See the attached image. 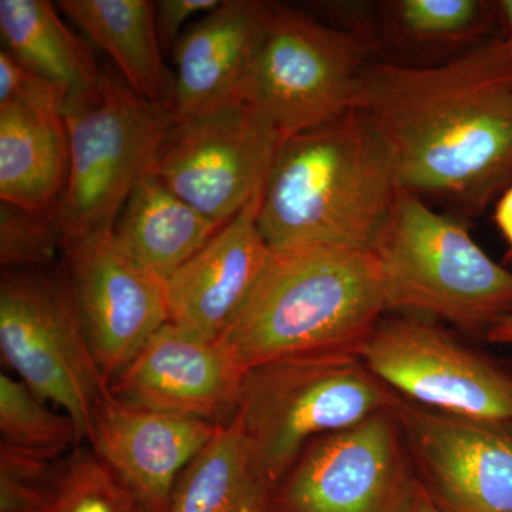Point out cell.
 Returning <instances> with one entry per match:
<instances>
[{"label": "cell", "mask_w": 512, "mask_h": 512, "mask_svg": "<svg viewBox=\"0 0 512 512\" xmlns=\"http://www.w3.org/2000/svg\"><path fill=\"white\" fill-rule=\"evenodd\" d=\"M369 251L387 312L424 316L487 339L512 309V272L478 247L460 220L399 190Z\"/></svg>", "instance_id": "cell-4"}, {"label": "cell", "mask_w": 512, "mask_h": 512, "mask_svg": "<svg viewBox=\"0 0 512 512\" xmlns=\"http://www.w3.org/2000/svg\"><path fill=\"white\" fill-rule=\"evenodd\" d=\"M64 117L70 168L57 210L69 244L114 228L178 119L133 92L114 66L92 89L67 96Z\"/></svg>", "instance_id": "cell-5"}, {"label": "cell", "mask_w": 512, "mask_h": 512, "mask_svg": "<svg viewBox=\"0 0 512 512\" xmlns=\"http://www.w3.org/2000/svg\"><path fill=\"white\" fill-rule=\"evenodd\" d=\"M282 138L245 103L178 120L148 173L205 217L227 224L265 187Z\"/></svg>", "instance_id": "cell-11"}, {"label": "cell", "mask_w": 512, "mask_h": 512, "mask_svg": "<svg viewBox=\"0 0 512 512\" xmlns=\"http://www.w3.org/2000/svg\"><path fill=\"white\" fill-rule=\"evenodd\" d=\"M66 245V232L57 207L49 211H29L0 202L2 269L55 265Z\"/></svg>", "instance_id": "cell-26"}, {"label": "cell", "mask_w": 512, "mask_h": 512, "mask_svg": "<svg viewBox=\"0 0 512 512\" xmlns=\"http://www.w3.org/2000/svg\"><path fill=\"white\" fill-rule=\"evenodd\" d=\"M400 190L484 211L512 185V43L488 37L440 66H367L359 107Z\"/></svg>", "instance_id": "cell-1"}, {"label": "cell", "mask_w": 512, "mask_h": 512, "mask_svg": "<svg viewBox=\"0 0 512 512\" xmlns=\"http://www.w3.org/2000/svg\"><path fill=\"white\" fill-rule=\"evenodd\" d=\"M399 190L382 138L352 110L281 141L262 192L259 231L271 249H369Z\"/></svg>", "instance_id": "cell-2"}, {"label": "cell", "mask_w": 512, "mask_h": 512, "mask_svg": "<svg viewBox=\"0 0 512 512\" xmlns=\"http://www.w3.org/2000/svg\"><path fill=\"white\" fill-rule=\"evenodd\" d=\"M412 512H446L440 507L436 501L431 498V495L427 493L426 488L423 484L419 483L417 488L416 500H414Z\"/></svg>", "instance_id": "cell-32"}, {"label": "cell", "mask_w": 512, "mask_h": 512, "mask_svg": "<svg viewBox=\"0 0 512 512\" xmlns=\"http://www.w3.org/2000/svg\"><path fill=\"white\" fill-rule=\"evenodd\" d=\"M359 357L397 396L424 409L512 419V370L470 348L437 320L409 313L383 316Z\"/></svg>", "instance_id": "cell-9"}, {"label": "cell", "mask_w": 512, "mask_h": 512, "mask_svg": "<svg viewBox=\"0 0 512 512\" xmlns=\"http://www.w3.org/2000/svg\"><path fill=\"white\" fill-rule=\"evenodd\" d=\"M55 468L45 458L0 444V512H37Z\"/></svg>", "instance_id": "cell-27"}, {"label": "cell", "mask_w": 512, "mask_h": 512, "mask_svg": "<svg viewBox=\"0 0 512 512\" xmlns=\"http://www.w3.org/2000/svg\"><path fill=\"white\" fill-rule=\"evenodd\" d=\"M372 43L308 13L265 2L261 42L239 99L282 140L357 110Z\"/></svg>", "instance_id": "cell-7"}, {"label": "cell", "mask_w": 512, "mask_h": 512, "mask_svg": "<svg viewBox=\"0 0 512 512\" xmlns=\"http://www.w3.org/2000/svg\"><path fill=\"white\" fill-rule=\"evenodd\" d=\"M37 512H140L136 501L93 451H79L55 468Z\"/></svg>", "instance_id": "cell-25"}, {"label": "cell", "mask_w": 512, "mask_h": 512, "mask_svg": "<svg viewBox=\"0 0 512 512\" xmlns=\"http://www.w3.org/2000/svg\"><path fill=\"white\" fill-rule=\"evenodd\" d=\"M396 400L359 355L291 357L248 369L237 417L275 487L313 440L392 409Z\"/></svg>", "instance_id": "cell-6"}, {"label": "cell", "mask_w": 512, "mask_h": 512, "mask_svg": "<svg viewBox=\"0 0 512 512\" xmlns=\"http://www.w3.org/2000/svg\"><path fill=\"white\" fill-rule=\"evenodd\" d=\"M493 10L494 18H497L504 28L503 36L512 43V0L493 2Z\"/></svg>", "instance_id": "cell-31"}, {"label": "cell", "mask_w": 512, "mask_h": 512, "mask_svg": "<svg viewBox=\"0 0 512 512\" xmlns=\"http://www.w3.org/2000/svg\"><path fill=\"white\" fill-rule=\"evenodd\" d=\"M485 340L493 345L512 346V309L490 330Z\"/></svg>", "instance_id": "cell-30"}, {"label": "cell", "mask_w": 512, "mask_h": 512, "mask_svg": "<svg viewBox=\"0 0 512 512\" xmlns=\"http://www.w3.org/2000/svg\"><path fill=\"white\" fill-rule=\"evenodd\" d=\"M0 444L52 461L77 439L76 427L66 414L46 406L20 380L0 375Z\"/></svg>", "instance_id": "cell-24"}, {"label": "cell", "mask_w": 512, "mask_h": 512, "mask_svg": "<svg viewBox=\"0 0 512 512\" xmlns=\"http://www.w3.org/2000/svg\"><path fill=\"white\" fill-rule=\"evenodd\" d=\"M397 39L413 46L480 43L493 22V3L481 0H397L387 6Z\"/></svg>", "instance_id": "cell-23"}, {"label": "cell", "mask_w": 512, "mask_h": 512, "mask_svg": "<svg viewBox=\"0 0 512 512\" xmlns=\"http://www.w3.org/2000/svg\"><path fill=\"white\" fill-rule=\"evenodd\" d=\"M0 352L20 382L62 407L77 439L89 443L109 380L84 332L63 261L2 269Z\"/></svg>", "instance_id": "cell-8"}, {"label": "cell", "mask_w": 512, "mask_h": 512, "mask_svg": "<svg viewBox=\"0 0 512 512\" xmlns=\"http://www.w3.org/2000/svg\"><path fill=\"white\" fill-rule=\"evenodd\" d=\"M220 429L210 421L101 400L89 444L136 501L140 512H167L185 468Z\"/></svg>", "instance_id": "cell-16"}, {"label": "cell", "mask_w": 512, "mask_h": 512, "mask_svg": "<svg viewBox=\"0 0 512 512\" xmlns=\"http://www.w3.org/2000/svg\"><path fill=\"white\" fill-rule=\"evenodd\" d=\"M67 90L28 67L0 84V202L49 211L62 200L70 168Z\"/></svg>", "instance_id": "cell-15"}, {"label": "cell", "mask_w": 512, "mask_h": 512, "mask_svg": "<svg viewBox=\"0 0 512 512\" xmlns=\"http://www.w3.org/2000/svg\"><path fill=\"white\" fill-rule=\"evenodd\" d=\"M264 9L261 0H222L184 30L173 52L178 120L241 101L242 83L261 42Z\"/></svg>", "instance_id": "cell-18"}, {"label": "cell", "mask_w": 512, "mask_h": 512, "mask_svg": "<svg viewBox=\"0 0 512 512\" xmlns=\"http://www.w3.org/2000/svg\"><path fill=\"white\" fill-rule=\"evenodd\" d=\"M62 261L84 332L110 382L168 322L165 284L121 247L113 229L69 242Z\"/></svg>", "instance_id": "cell-13"}, {"label": "cell", "mask_w": 512, "mask_h": 512, "mask_svg": "<svg viewBox=\"0 0 512 512\" xmlns=\"http://www.w3.org/2000/svg\"><path fill=\"white\" fill-rule=\"evenodd\" d=\"M262 192L165 282L168 323L207 342L224 338L271 256L258 227Z\"/></svg>", "instance_id": "cell-17"}, {"label": "cell", "mask_w": 512, "mask_h": 512, "mask_svg": "<svg viewBox=\"0 0 512 512\" xmlns=\"http://www.w3.org/2000/svg\"><path fill=\"white\" fill-rule=\"evenodd\" d=\"M494 222L512 251V185L501 194L495 205Z\"/></svg>", "instance_id": "cell-29"}, {"label": "cell", "mask_w": 512, "mask_h": 512, "mask_svg": "<svg viewBox=\"0 0 512 512\" xmlns=\"http://www.w3.org/2000/svg\"><path fill=\"white\" fill-rule=\"evenodd\" d=\"M420 483L446 512H512V419L392 407Z\"/></svg>", "instance_id": "cell-12"}, {"label": "cell", "mask_w": 512, "mask_h": 512, "mask_svg": "<svg viewBox=\"0 0 512 512\" xmlns=\"http://www.w3.org/2000/svg\"><path fill=\"white\" fill-rule=\"evenodd\" d=\"M272 491L235 416L185 468L167 512H271Z\"/></svg>", "instance_id": "cell-21"}, {"label": "cell", "mask_w": 512, "mask_h": 512, "mask_svg": "<svg viewBox=\"0 0 512 512\" xmlns=\"http://www.w3.org/2000/svg\"><path fill=\"white\" fill-rule=\"evenodd\" d=\"M60 12L113 60L128 86L151 103L173 109L174 73L158 42L156 2L60 0Z\"/></svg>", "instance_id": "cell-19"}, {"label": "cell", "mask_w": 512, "mask_h": 512, "mask_svg": "<svg viewBox=\"0 0 512 512\" xmlns=\"http://www.w3.org/2000/svg\"><path fill=\"white\" fill-rule=\"evenodd\" d=\"M3 50L70 94L99 83L92 45L76 35L47 0H0Z\"/></svg>", "instance_id": "cell-22"}, {"label": "cell", "mask_w": 512, "mask_h": 512, "mask_svg": "<svg viewBox=\"0 0 512 512\" xmlns=\"http://www.w3.org/2000/svg\"><path fill=\"white\" fill-rule=\"evenodd\" d=\"M222 0H158L156 29L164 55H173L183 26L195 16H204L220 6Z\"/></svg>", "instance_id": "cell-28"}, {"label": "cell", "mask_w": 512, "mask_h": 512, "mask_svg": "<svg viewBox=\"0 0 512 512\" xmlns=\"http://www.w3.org/2000/svg\"><path fill=\"white\" fill-rule=\"evenodd\" d=\"M224 225L205 217L147 173L131 191L113 234L128 254L165 284Z\"/></svg>", "instance_id": "cell-20"}, {"label": "cell", "mask_w": 512, "mask_h": 512, "mask_svg": "<svg viewBox=\"0 0 512 512\" xmlns=\"http://www.w3.org/2000/svg\"><path fill=\"white\" fill-rule=\"evenodd\" d=\"M419 476L393 410L313 440L276 483L271 512H412Z\"/></svg>", "instance_id": "cell-10"}, {"label": "cell", "mask_w": 512, "mask_h": 512, "mask_svg": "<svg viewBox=\"0 0 512 512\" xmlns=\"http://www.w3.org/2000/svg\"><path fill=\"white\" fill-rule=\"evenodd\" d=\"M384 313L382 272L369 249H271L264 274L220 342L248 369L291 357L359 355Z\"/></svg>", "instance_id": "cell-3"}, {"label": "cell", "mask_w": 512, "mask_h": 512, "mask_svg": "<svg viewBox=\"0 0 512 512\" xmlns=\"http://www.w3.org/2000/svg\"><path fill=\"white\" fill-rule=\"evenodd\" d=\"M247 372L224 343L195 338L167 322L109 389L128 406L222 426L237 416Z\"/></svg>", "instance_id": "cell-14"}]
</instances>
